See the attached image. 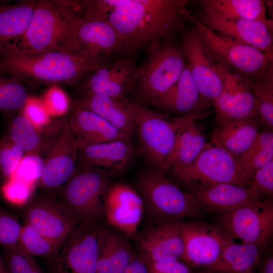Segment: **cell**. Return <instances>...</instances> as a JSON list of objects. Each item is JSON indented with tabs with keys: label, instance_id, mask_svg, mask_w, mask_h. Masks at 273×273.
I'll return each mask as SVG.
<instances>
[{
	"label": "cell",
	"instance_id": "36",
	"mask_svg": "<svg viewBox=\"0 0 273 273\" xmlns=\"http://www.w3.org/2000/svg\"><path fill=\"white\" fill-rule=\"evenodd\" d=\"M29 96L22 80L0 75V112L12 115L21 110Z\"/></svg>",
	"mask_w": 273,
	"mask_h": 273
},
{
	"label": "cell",
	"instance_id": "21",
	"mask_svg": "<svg viewBox=\"0 0 273 273\" xmlns=\"http://www.w3.org/2000/svg\"><path fill=\"white\" fill-rule=\"evenodd\" d=\"M134 154L129 140L90 145L78 149L77 167L96 169L113 176L128 168Z\"/></svg>",
	"mask_w": 273,
	"mask_h": 273
},
{
	"label": "cell",
	"instance_id": "15",
	"mask_svg": "<svg viewBox=\"0 0 273 273\" xmlns=\"http://www.w3.org/2000/svg\"><path fill=\"white\" fill-rule=\"evenodd\" d=\"M78 146L67 115L61 131L49 150L39 179V186L51 195L59 192L76 170Z\"/></svg>",
	"mask_w": 273,
	"mask_h": 273
},
{
	"label": "cell",
	"instance_id": "46",
	"mask_svg": "<svg viewBox=\"0 0 273 273\" xmlns=\"http://www.w3.org/2000/svg\"><path fill=\"white\" fill-rule=\"evenodd\" d=\"M144 259L149 273H193L190 266L179 260L151 261Z\"/></svg>",
	"mask_w": 273,
	"mask_h": 273
},
{
	"label": "cell",
	"instance_id": "9",
	"mask_svg": "<svg viewBox=\"0 0 273 273\" xmlns=\"http://www.w3.org/2000/svg\"><path fill=\"white\" fill-rule=\"evenodd\" d=\"M65 51L100 67L133 52L106 22L78 16L72 23Z\"/></svg>",
	"mask_w": 273,
	"mask_h": 273
},
{
	"label": "cell",
	"instance_id": "25",
	"mask_svg": "<svg viewBox=\"0 0 273 273\" xmlns=\"http://www.w3.org/2000/svg\"><path fill=\"white\" fill-rule=\"evenodd\" d=\"M74 106L93 112L131 137L135 133L133 103L125 98L88 93L81 95Z\"/></svg>",
	"mask_w": 273,
	"mask_h": 273
},
{
	"label": "cell",
	"instance_id": "26",
	"mask_svg": "<svg viewBox=\"0 0 273 273\" xmlns=\"http://www.w3.org/2000/svg\"><path fill=\"white\" fill-rule=\"evenodd\" d=\"M67 118L79 148L111 141H131V136L89 110L74 106Z\"/></svg>",
	"mask_w": 273,
	"mask_h": 273
},
{
	"label": "cell",
	"instance_id": "49",
	"mask_svg": "<svg viewBox=\"0 0 273 273\" xmlns=\"http://www.w3.org/2000/svg\"><path fill=\"white\" fill-rule=\"evenodd\" d=\"M0 273H8L6 267L0 258Z\"/></svg>",
	"mask_w": 273,
	"mask_h": 273
},
{
	"label": "cell",
	"instance_id": "12",
	"mask_svg": "<svg viewBox=\"0 0 273 273\" xmlns=\"http://www.w3.org/2000/svg\"><path fill=\"white\" fill-rule=\"evenodd\" d=\"M181 33V48L187 67L204 106L209 108L223 92L221 66L212 57L194 25L185 28Z\"/></svg>",
	"mask_w": 273,
	"mask_h": 273
},
{
	"label": "cell",
	"instance_id": "22",
	"mask_svg": "<svg viewBox=\"0 0 273 273\" xmlns=\"http://www.w3.org/2000/svg\"><path fill=\"white\" fill-rule=\"evenodd\" d=\"M135 238L139 254L147 260H180L183 255L184 241L176 221L153 224Z\"/></svg>",
	"mask_w": 273,
	"mask_h": 273
},
{
	"label": "cell",
	"instance_id": "4",
	"mask_svg": "<svg viewBox=\"0 0 273 273\" xmlns=\"http://www.w3.org/2000/svg\"><path fill=\"white\" fill-rule=\"evenodd\" d=\"M133 107L139 152L149 169L163 174L179 128L191 120L203 119L211 113L172 116L135 102Z\"/></svg>",
	"mask_w": 273,
	"mask_h": 273
},
{
	"label": "cell",
	"instance_id": "11",
	"mask_svg": "<svg viewBox=\"0 0 273 273\" xmlns=\"http://www.w3.org/2000/svg\"><path fill=\"white\" fill-rule=\"evenodd\" d=\"M217 224L231 239L267 249L273 235L272 199L256 201L219 214Z\"/></svg>",
	"mask_w": 273,
	"mask_h": 273
},
{
	"label": "cell",
	"instance_id": "1",
	"mask_svg": "<svg viewBox=\"0 0 273 273\" xmlns=\"http://www.w3.org/2000/svg\"><path fill=\"white\" fill-rule=\"evenodd\" d=\"M189 0L80 1L82 17L109 24L132 51L174 39L190 21Z\"/></svg>",
	"mask_w": 273,
	"mask_h": 273
},
{
	"label": "cell",
	"instance_id": "32",
	"mask_svg": "<svg viewBox=\"0 0 273 273\" xmlns=\"http://www.w3.org/2000/svg\"><path fill=\"white\" fill-rule=\"evenodd\" d=\"M35 3L34 1H22L7 4L0 1V50L23 35Z\"/></svg>",
	"mask_w": 273,
	"mask_h": 273
},
{
	"label": "cell",
	"instance_id": "41",
	"mask_svg": "<svg viewBox=\"0 0 273 273\" xmlns=\"http://www.w3.org/2000/svg\"><path fill=\"white\" fill-rule=\"evenodd\" d=\"M23 225L16 219L4 213H0V244L8 249L16 247Z\"/></svg>",
	"mask_w": 273,
	"mask_h": 273
},
{
	"label": "cell",
	"instance_id": "44",
	"mask_svg": "<svg viewBox=\"0 0 273 273\" xmlns=\"http://www.w3.org/2000/svg\"><path fill=\"white\" fill-rule=\"evenodd\" d=\"M42 101L51 116L64 115L69 108L67 95L58 85H53L50 88Z\"/></svg>",
	"mask_w": 273,
	"mask_h": 273
},
{
	"label": "cell",
	"instance_id": "33",
	"mask_svg": "<svg viewBox=\"0 0 273 273\" xmlns=\"http://www.w3.org/2000/svg\"><path fill=\"white\" fill-rule=\"evenodd\" d=\"M273 161V132H259L249 148L239 157L238 162L246 175L252 180L255 172Z\"/></svg>",
	"mask_w": 273,
	"mask_h": 273
},
{
	"label": "cell",
	"instance_id": "7",
	"mask_svg": "<svg viewBox=\"0 0 273 273\" xmlns=\"http://www.w3.org/2000/svg\"><path fill=\"white\" fill-rule=\"evenodd\" d=\"M145 50V58L132 90L138 101L135 103L140 104H147L166 94L177 82L186 65L181 46L174 39L155 40Z\"/></svg>",
	"mask_w": 273,
	"mask_h": 273
},
{
	"label": "cell",
	"instance_id": "43",
	"mask_svg": "<svg viewBox=\"0 0 273 273\" xmlns=\"http://www.w3.org/2000/svg\"><path fill=\"white\" fill-rule=\"evenodd\" d=\"M251 186L257 192L260 201L271 199L273 195V161L257 170Z\"/></svg>",
	"mask_w": 273,
	"mask_h": 273
},
{
	"label": "cell",
	"instance_id": "45",
	"mask_svg": "<svg viewBox=\"0 0 273 273\" xmlns=\"http://www.w3.org/2000/svg\"><path fill=\"white\" fill-rule=\"evenodd\" d=\"M22 110L21 113L37 129L45 126L51 121V116L42 100L29 97Z\"/></svg>",
	"mask_w": 273,
	"mask_h": 273
},
{
	"label": "cell",
	"instance_id": "30",
	"mask_svg": "<svg viewBox=\"0 0 273 273\" xmlns=\"http://www.w3.org/2000/svg\"><path fill=\"white\" fill-rule=\"evenodd\" d=\"M204 127L196 120L183 125L178 130L174 148L166 164L164 174L170 169L191 163L208 143Z\"/></svg>",
	"mask_w": 273,
	"mask_h": 273
},
{
	"label": "cell",
	"instance_id": "27",
	"mask_svg": "<svg viewBox=\"0 0 273 273\" xmlns=\"http://www.w3.org/2000/svg\"><path fill=\"white\" fill-rule=\"evenodd\" d=\"M211 141L213 145L231 154L237 159L252 145L258 133L256 117L217 122Z\"/></svg>",
	"mask_w": 273,
	"mask_h": 273
},
{
	"label": "cell",
	"instance_id": "3",
	"mask_svg": "<svg viewBox=\"0 0 273 273\" xmlns=\"http://www.w3.org/2000/svg\"><path fill=\"white\" fill-rule=\"evenodd\" d=\"M184 191L196 194L220 184L251 186L238 160L208 143L190 164L169 170L165 174Z\"/></svg>",
	"mask_w": 273,
	"mask_h": 273
},
{
	"label": "cell",
	"instance_id": "39",
	"mask_svg": "<svg viewBox=\"0 0 273 273\" xmlns=\"http://www.w3.org/2000/svg\"><path fill=\"white\" fill-rule=\"evenodd\" d=\"M8 250L6 257L8 273H43L32 256L24 253L18 246Z\"/></svg>",
	"mask_w": 273,
	"mask_h": 273
},
{
	"label": "cell",
	"instance_id": "10",
	"mask_svg": "<svg viewBox=\"0 0 273 273\" xmlns=\"http://www.w3.org/2000/svg\"><path fill=\"white\" fill-rule=\"evenodd\" d=\"M189 18L218 64L251 80L262 76L269 62L271 61L265 53L220 36L199 21L191 12Z\"/></svg>",
	"mask_w": 273,
	"mask_h": 273
},
{
	"label": "cell",
	"instance_id": "13",
	"mask_svg": "<svg viewBox=\"0 0 273 273\" xmlns=\"http://www.w3.org/2000/svg\"><path fill=\"white\" fill-rule=\"evenodd\" d=\"M176 221L184 245L180 259L188 265L208 269L219 259L225 244L231 239L217 225L192 220Z\"/></svg>",
	"mask_w": 273,
	"mask_h": 273
},
{
	"label": "cell",
	"instance_id": "28",
	"mask_svg": "<svg viewBox=\"0 0 273 273\" xmlns=\"http://www.w3.org/2000/svg\"><path fill=\"white\" fill-rule=\"evenodd\" d=\"M194 195L202 211L219 214L260 201L257 192L251 186L243 187L229 183L218 184Z\"/></svg>",
	"mask_w": 273,
	"mask_h": 273
},
{
	"label": "cell",
	"instance_id": "40",
	"mask_svg": "<svg viewBox=\"0 0 273 273\" xmlns=\"http://www.w3.org/2000/svg\"><path fill=\"white\" fill-rule=\"evenodd\" d=\"M44 161L38 155H25L12 177L32 185L40 178Z\"/></svg>",
	"mask_w": 273,
	"mask_h": 273
},
{
	"label": "cell",
	"instance_id": "50",
	"mask_svg": "<svg viewBox=\"0 0 273 273\" xmlns=\"http://www.w3.org/2000/svg\"><path fill=\"white\" fill-rule=\"evenodd\" d=\"M199 273H215V272H214V271H213L212 270L207 269L206 271H201V272H200Z\"/></svg>",
	"mask_w": 273,
	"mask_h": 273
},
{
	"label": "cell",
	"instance_id": "47",
	"mask_svg": "<svg viewBox=\"0 0 273 273\" xmlns=\"http://www.w3.org/2000/svg\"><path fill=\"white\" fill-rule=\"evenodd\" d=\"M257 273H273V253L269 248L263 252L257 268Z\"/></svg>",
	"mask_w": 273,
	"mask_h": 273
},
{
	"label": "cell",
	"instance_id": "37",
	"mask_svg": "<svg viewBox=\"0 0 273 273\" xmlns=\"http://www.w3.org/2000/svg\"><path fill=\"white\" fill-rule=\"evenodd\" d=\"M18 246L29 256L45 257H54L60 249L26 223L23 226Z\"/></svg>",
	"mask_w": 273,
	"mask_h": 273
},
{
	"label": "cell",
	"instance_id": "16",
	"mask_svg": "<svg viewBox=\"0 0 273 273\" xmlns=\"http://www.w3.org/2000/svg\"><path fill=\"white\" fill-rule=\"evenodd\" d=\"M98 224L76 227L54 257V273H97Z\"/></svg>",
	"mask_w": 273,
	"mask_h": 273
},
{
	"label": "cell",
	"instance_id": "14",
	"mask_svg": "<svg viewBox=\"0 0 273 273\" xmlns=\"http://www.w3.org/2000/svg\"><path fill=\"white\" fill-rule=\"evenodd\" d=\"M193 15L220 36L255 48L273 60L272 26L258 20L223 18L198 9Z\"/></svg>",
	"mask_w": 273,
	"mask_h": 273
},
{
	"label": "cell",
	"instance_id": "38",
	"mask_svg": "<svg viewBox=\"0 0 273 273\" xmlns=\"http://www.w3.org/2000/svg\"><path fill=\"white\" fill-rule=\"evenodd\" d=\"M25 155L8 136L0 140V173L7 180L12 177Z\"/></svg>",
	"mask_w": 273,
	"mask_h": 273
},
{
	"label": "cell",
	"instance_id": "29",
	"mask_svg": "<svg viewBox=\"0 0 273 273\" xmlns=\"http://www.w3.org/2000/svg\"><path fill=\"white\" fill-rule=\"evenodd\" d=\"M264 251L255 244L238 243L230 239L219 259L207 269L215 273H257Z\"/></svg>",
	"mask_w": 273,
	"mask_h": 273
},
{
	"label": "cell",
	"instance_id": "18",
	"mask_svg": "<svg viewBox=\"0 0 273 273\" xmlns=\"http://www.w3.org/2000/svg\"><path fill=\"white\" fill-rule=\"evenodd\" d=\"M104 219L107 225L135 238L144 213L142 199L137 191L124 183L112 184L104 202Z\"/></svg>",
	"mask_w": 273,
	"mask_h": 273
},
{
	"label": "cell",
	"instance_id": "42",
	"mask_svg": "<svg viewBox=\"0 0 273 273\" xmlns=\"http://www.w3.org/2000/svg\"><path fill=\"white\" fill-rule=\"evenodd\" d=\"M31 185L20 179L12 177L2 188L6 199L11 203L21 205L26 202L31 193Z\"/></svg>",
	"mask_w": 273,
	"mask_h": 273
},
{
	"label": "cell",
	"instance_id": "31",
	"mask_svg": "<svg viewBox=\"0 0 273 273\" xmlns=\"http://www.w3.org/2000/svg\"><path fill=\"white\" fill-rule=\"evenodd\" d=\"M198 9L223 18L262 21L272 26L266 17L264 2L262 0H199Z\"/></svg>",
	"mask_w": 273,
	"mask_h": 273
},
{
	"label": "cell",
	"instance_id": "17",
	"mask_svg": "<svg viewBox=\"0 0 273 273\" xmlns=\"http://www.w3.org/2000/svg\"><path fill=\"white\" fill-rule=\"evenodd\" d=\"M26 223L61 248L80 224L50 195L30 202L24 212Z\"/></svg>",
	"mask_w": 273,
	"mask_h": 273
},
{
	"label": "cell",
	"instance_id": "20",
	"mask_svg": "<svg viewBox=\"0 0 273 273\" xmlns=\"http://www.w3.org/2000/svg\"><path fill=\"white\" fill-rule=\"evenodd\" d=\"M220 66L223 89L221 95L213 102L217 121L258 116L257 102L251 89V80Z\"/></svg>",
	"mask_w": 273,
	"mask_h": 273
},
{
	"label": "cell",
	"instance_id": "48",
	"mask_svg": "<svg viewBox=\"0 0 273 273\" xmlns=\"http://www.w3.org/2000/svg\"><path fill=\"white\" fill-rule=\"evenodd\" d=\"M123 273H149L147 263L140 255H136Z\"/></svg>",
	"mask_w": 273,
	"mask_h": 273
},
{
	"label": "cell",
	"instance_id": "19",
	"mask_svg": "<svg viewBox=\"0 0 273 273\" xmlns=\"http://www.w3.org/2000/svg\"><path fill=\"white\" fill-rule=\"evenodd\" d=\"M139 73V67L134 62L120 58L90 72L78 91L81 95L97 93L125 98L132 91Z\"/></svg>",
	"mask_w": 273,
	"mask_h": 273
},
{
	"label": "cell",
	"instance_id": "24",
	"mask_svg": "<svg viewBox=\"0 0 273 273\" xmlns=\"http://www.w3.org/2000/svg\"><path fill=\"white\" fill-rule=\"evenodd\" d=\"M97 273H123L136 254L129 238L118 230L98 225Z\"/></svg>",
	"mask_w": 273,
	"mask_h": 273
},
{
	"label": "cell",
	"instance_id": "2",
	"mask_svg": "<svg viewBox=\"0 0 273 273\" xmlns=\"http://www.w3.org/2000/svg\"><path fill=\"white\" fill-rule=\"evenodd\" d=\"M99 67L80 56L63 51L25 55L8 48L0 50V75L7 74L21 80L25 79L52 86H74Z\"/></svg>",
	"mask_w": 273,
	"mask_h": 273
},
{
	"label": "cell",
	"instance_id": "5",
	"mask_svg": "<svg viewBox=\"0 0 273 273\" xmlns=\"http://www.w3.org/2000/svg\"><path fill=\"white\" fill-rule=\"evenodd\" d=\"M144 212L153 224L196 217L201 209L195 196L182 190L165 174L149 168L136 178Z\"/></svg>",
	"mask_w": 273,
	"mask_h": 273
},
{
	"label": "cell",
	"instance_id": "8",
	"mask_svg": "<svg viewBox=\"0 0 273 273\" xmlns=\"http://www.w3.org/2000/svg\"><path fill=\"white\" fill-rule=\"evenodd\" d=\"M112 178L96 169L77 167L59 191L58 201L80 224L101 223L104 220V199Z\"/></svg>",
	"mask_w": 273,
	"mask_h": 273
},
{
	"label": "cell",
	"instance_id": "35",
	"mask_svg": "<svg viewBox=\"0 0 273 273\" xmlns=\"http://www.w3.org/2000/svg\"><path fill=\"white\" fill-rule=\"evenodd\" d=\"M251 89L257 102L258 116L270 128L273 126V61L262 76L251 80Z\"/></svg>",
	"mask_w": 273,
	"mask_h": 273
},
{
	"label": "cell",
	"instance_id": "34",
	"mask_svg": "<svg viewBox=\"0 0 273 273\" xmlns=\"http://www.w3.org/2000/svg\"><path fill=\"white\" fill-rule=\"evenodd\" d=\"M8 136L24 151L25 155L40 156L41 139L39 130L22 113L12 119Z\"/></svg>",
	"mask_w": 273,
	"mask_h": 273
},
{
	"label": "cell",
	"instance_id": "6",
	"mask_svg": "<svg viewBox=\"0 0 273 273\" xmlns=\"http://www.w3.org/2000/svg\"><path fill=\"white\" fill-rule=\"evenodd\" d=\"M76 16L59 1L36 2L23 35L17 42L4 48L25 55L65 51L71 24Z\"/></svg>",
	"mask_w": 273,
	"mask_h": 273
},
{
	"label": "cell",
	"instance_id": "23",
	"mask_svg": "<svg viewBox=\"0 0 273 273\" xmlns=\"http://www.w3.org/2000/svg\"><path fill=\"white\" fill-rule=\"evenodd\" d=\"M147 105L160 113L172 116H191L209 112L205 110L206 109L187 64L175 84L166 94Z\"/></svg>",
	"mask_w": 273,
	"mask_h": 273
}]
</instances>
